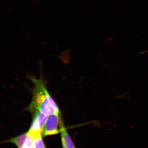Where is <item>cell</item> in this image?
I'll return each mask as SVG.
<instances>
[{
  "instance_id": "1",
  "label": "cell",
  "mask_w": 148,
  "mask_h": 148,
  "mask_svg": "<svg viewBox=\"0 0 148 148\" xmlns=\"http://www.w3.org/2000/svg\"><path fill=\"white\" fill-rule=\"evenodd\" d=\"M34 84L32 99L26 110L32 114L40 112L45 115L60 114V109L48 91L42 79L30 77Z\"/></svg>"
},
{
  "instance_id": "3",
  "label": "cell",
  "mask_w": 148,
  "mask_h": 148,
  "mask_svg": "<svg viewBox=\"0 0 148 148\" xmlns=\"http://www.w3.org/2000/svg\"><path fill=\"white\" fill-rule=\"evenodd\" d=\"M32 114L33 115V121L28 133L32 135V137H34L42 133L48 116L38 112Z\"/></svg>"
},
{
  "instance_id": "6",
  "label": "cell",
  "mask_w": 148,
  "mask_h": 148,
  "mask_svg": "<svg viewBox=\"0 0 148 148\" xmlns=\"http://www.w3.org/2000/svg\"><path fill=\"white\" fill-rule=\"evenodd\" d=\"M33 138V148H46L42 137V134L36 135Z\"/></svg>"
},
{
  "instance_id": "2",
  "label": "cell",
  "mask_w": 148,
  "mask_h": 148,
  "mask_svg": "<svg viewBox=\"0 0 148 148\" xmlns=\"http://www.w3.org/2000/svg\"><path fill=\"white\" fill-rule=\"evenodd\" d=\"M62 120L61 114L49 116L43 131V135L48 136L58 134L60 132V124Z\"/></svg>"
},
{
  "instance_id": "5",
  "label": "cell",
  "mask_w": 148,
  "mask_h": 148,
  "mask_svg": "<svg viewBox=\"0 0 148 148\" xmlns=\"http://www.w3.org/2000/svg\"><path fill=\"white\" fill-rule=\"evenodd\" d=\"M28 136V132L24 133L15 138H12L10 139L7 142L13 143L16 145L18 148H23L26 139Z\"/></svg>"
},
{
  "instance_id": "4",
  "label": "cell",
  "mask_w": 148,
  "mask_h": 148,
  "mask_svg": "<svg viewBox=\"0 0 148 148\" xmlns=\"http://www.w3.org/2000/svg\"><path fill=\"white\" fill-rule=\"evenodd\" d=\"M60 130L63 148H75L73 143L64 126L63 120L60 124Z\"/></svg>"
}]
</instances>
